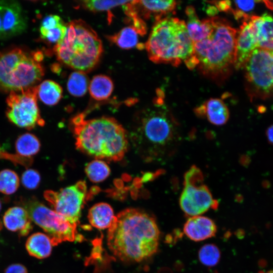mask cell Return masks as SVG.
<instances>
[{"instance_id":"cell-10","label":"cell","mask_w":273,"mask_h":273,"mask_svg":"<svg viewBox=\"0 0 273 273\" xmlns=\"http://www.w3.org/2000/svg\"><path fill=\"white\" fill-rule=\"evenodd\" d=\"M244 68L250 96L261 98L269 96L273 91V51L256 49Z\"/></svg>"},{"instance_id":"cell-6","label":"cell","mask_w":273,"mask_h":273,"mask_svg":"<svg viewBox=\"0 0 273 273\" xmlns=\"http://www.w3.org/2000/svg\"><path fill=\"white\" fill-rule=\"evenodd\" d=\"M63 38L54 48L61 63L76 70L87 72L98 63L103 53L102 41L96 31L81 20L66 24Z\"/></svg>"},{"instance_id":"cell-27","label":"cell","mask_w":273,"mask_h":273,"mask_svg":"<svg viewBox=\"0 0 273 273\" xmlns=\"http://www.w3.org/2000/svg\"><path fill=\"white\" fill-rule=\"evenodd\" d=\"M89 83L88 76L85 72L76 71L69 76L67 83V90L73 96L80 97L87 92Z\"/></svg>"},{"instance_id":"cell-14","label":"cell","mask_w":273,"mask_h":273,"mask_svg":"<svg viewBox=\"0 0 273 273\" xmlns=\"http://www.w3.org/2000/svg\"><path fill=\"white\" fill-rule=\"evenodd\" d=\"M257 48L255 36L248 21H244L237 31L234 67H244L253 52Z\"/></svg>"},{"instance_id":"cell-7","label":"cell","mask_w":273,"mask_h":273,"mask_svg":"<svg viewBox=\"0 0 273 273\" xmlns=\"http://www.w3.org/2000/svg\"><path fill=\"white\" fill-rule=\"evenodd\" d=\"M44 75V69L32 56L20 49L0 54V88L18 92L33 87Z\"/></svg>"},{"instance_id":"cell-34","label":"cell","mask_w":273,"mask_h":273,"mask_svg":"<svg viewBox=\"0 0 273 273\" xmlns=\"http://www.w3.org/2000/svg\"><path fill=\"white\" fill-rule=\"evenodd\" d=\"M23 186L29 190L36 189L40 182V176L39 172L34 169H29L25 170L21 176Z\"/></svg>"},{"instance_id":"cell-3","label":"cell","mask_w":273,"mask_h":273,"mask_svg":"<svg viewBox=\"0 0 273 273\" xmlns=\"http://www.w3.org/2000/svg\"><path fill=\"white\" fill-rule=\"evenodd\" d=\"M72 123L78 150L96 159L118 161L123 158L128 148L127 134L114 118L86 120L80 114Z\"/></svg>"},{"instance_id":"cell-35","label":"cell","mask_w":273,"mask_h":273,"mask_svg":"<svg viewBox=\"0 0 273 273\" xmlns=\"http://www.w3.org/2000/svg\"><path fill=\"white\" fill-rule=\"evenodd\" d=\"M64 23L61 18L56 15L46 16L42 21L40 31L47 30L58 27Z\"/></svg>"},{"instance_id":"cell-33","label":"cell","mask_w":273,"mask_h":273,"mask_svg":"<svg viewBox=\"0 0 273 273\" xmlns=\"http://www.w3.org/2000/svg\"><path fill=\"white\" fill-rule=\"evenodd\" d=\"M66 29V24L63 23L52 29L40 31V36L43 39L56 45L63 38Z\"/></svg>"},{"instance_id":"cell-20","label":"cell","mask_w":273,"mask_h":273,"mask_svg":"<svg viewBox=\"0 0 273 273\" xmlns=\"http://www.w3.org/2000/svg\"><path fill=\"white\" fill-rule=\"evenodd\" d=\"M133 4L138 11L143 12L145 18L151 15L159 19L161 16L172 12L176 8L177 3L174 1H133Z\"/></svg>"},{"instance_id":"cell-39","label":"cell","mask_w":273,"mask_h":273,"mask_svg":"<svg viewBox=\"0 0 273 273\" xmlns=\"http://www.w3.org/2000/svg\"><path fill=\"white\" fill-rule=\"evenodd\" d=\"M265 273H273V271H268Z\"/></svg>"},{"instance_id":"cell-28","label":"cell","mask_w":273,"mask_h":273,"mask_svg":"<svg viewBox=\"0 0 273 273\" xmlns=\"http://www.w3.org/2000/svg\"><path fill=\"white\" fill-rule=\"evenodd\" d=\"M85 172L90 181L94 183H100L109 176L110 169L104 161L96 159L86 165Z\"/></svg>"},{"instance_id":"cell-41","label":"cell","mask_w":273,"mask_h":273,"mask_svg":"<svg viewBox=\"0 0 273 273\" xmlns=\"http://www.w3.org/2000/svg\"><path fill=\"white\" fill-rule=\"evenodd\" d=\"M1 226H1V223H0V228H1Z\"/></svg>"},{"instance_id":"cell-38","label":"cell","mask_w":273,"mask_h":273,"mask_svg":"<svg viewBox=\"0 0 273 273\" xmlns=\"http://www.w3.org/2000/svg\"><path fill=\"white\" fill-rule=\"evenodd\" d=\"M263 3L267 8L273 10V1H263Z\"/></svg>"},{"instance_id":"cell-5","label":"cell","mask_w":273,"mask_h":273,"mask_svg":"<svg viewBox=\"0 0 273 273\" xmlns=\"http://www.w3.org/2000/svg\"><path fill=\"white\" fill-rule=\"evenodd\" d=\"M212 30L206 38L194 43L199 71L217 81L225 80L234 67L237 31L227 21L210 18Z\"/></svg>"},{"instance_id":"cell-29","label":"cell","mask_w":273,"mask_h":273,"mask_svg":"<svg viewBox=\"0 0 273 273\" xmlns=\"http://www.w3.org/2000/svg\"><path fill=\"white\" fill-rule=\"evenodd\" d=\"M220 257V251L214 244H205L198 251L199 260L207 267H211L216 266L218 263Z\"/></svg>"},{"instance_id":"cell-15","label":"cell","mask_w":273,"mask_h":273,"mask_svg":"<svg viewBox=\"0 0 273 273\" xmlns=\"http://www.w3.org/2000/svg\"><path fill=\"white\" fill-rule=\"evenodd\" d=\"M257 48L273 51V17L268 14L252 16L248 20Z\"/></svg>"},{"instance_id":"cell-16","label":"cell","mask_w":273,"mask_h":273,"mask_svg":"<svg viewBox=\"0 0 273 273\" xmlns=\"http://www.w3.org/2000/svg\"><path fill=\"white\" fill-rule=\"evenodd\" d=\"M217 230V226L212 219L201 215L189 217L183 227L185 235L195 242L204 241L214 237Z\"/></svg>"},{"instance_id":"cell-37","label":"cell","mask_w":273,"mask_h":273,"mask_svg":"<svg viewBox=\"0 0 273 273\" xmlns=\"http://www.w3.org/2000/svg\"><path fill=\"white\" fill-rule=\"evenodd\" d=\"M268 142L273 145V125L268 127L266 131Z\"/></svg>"},{"instance_id":"cell-32","label":"cell","mask_w":273,"mask_h":273,"mask_svg":"<svg viewBox=\"0 0 273 273\" xmlns=\"http://www.w3.org/2000/svg\"><path fill=\"white\" fill-rule=\"evenodd\" d=\"M256 2L257 1H234L233 3L236 7V9H232L230 11L232 12L236 19H243L244 21H248L250 17L248 16L247 13L251 11L254 9Z\"/></svg>"},{"instance_id":"cell-8","label":"cell","mask_w":273,"mask_h":273,"mask_svg":"<svg viewBox=\"0 0 273 273\" xmlns=\"http://www.w3.org/2000/svg\"><path fill=\"white\" fill-rule=\"evenodd\" d=\"M23 203L31 220L49 235L53 246L63 242L81 240L77 231V225L71 223L35 198L24 200Z\"/></svg>"},{"instance_id":"cell-1","label":"cell","mask_w":273,"mask_h":273,"mask_svg":"<svg viewBox=\"0 0 273 273\" xmlns=\"http://www.w3.org/2000/svg\"><path fill=\"white\" fill-rule=\"evenodd\" d=\"M160 236V230L152 215L130 208L116 216L108 229L107 245L120 260L138 262L157 252Z\"/></svg>"},{"instance_id":"cell-19","label":"cell","mask_w":273,"mask_h":273,"mask_svg":"<svg viewBox=\"0 0 273 273\" xmlns=\"http://www.w3.org/2000/svg\"><path fill=\"white\" fill-rule=\"evenodd\" d=\"M187 21L186 23L188 33L194 42L207 38L212 30L210 18L201 20L198 18L195 9L192 6L186 9Z\"/></svg>"},{"instance_id":"cell-23","label":"cell","mask_w":273,"mask_h":273,"mask_svg":"<svg viewBox=\"0 0 273 273\" xmlns=\"http://www.w3.org/2000/svg\"><path fill=\"white\" fill-rule=\"evenodd\" d=\"M88 89L90 95L93 99L102 101L107 99L111 96L114 84L109 76L99 74L93 77L89 82Z\"/></svg>"},{"instance_id":"cell-11","label":"cell","mask_w":273,"mask_h":273,"mask_svg":"<svg viewBox=\"0 0 273 273\" xmlns=\"http://www.w3.org/2000/svg\"><path fill=\"white\" fill-rule=\"evenodd\" d=\"M36 86L11 92L7 98L6 116L8 120L20 127L30 130L37 125L43 126L37 103Z\"/></svg>"},{"instance_id":"cell-2","label":"cell","mask_w":273,"mask_h":273,"mask_svg":"<svg viewBox=\"0 0 273 273\" xmlns=\"http://www.w3.org/2000/svg\"><path fill=\"white\" fill-rule=\"evenodd\" d=\"M130 138L138 153L150 161L172 155L180 141L177 122L158 101L154 107L138 113Z\"/></svg>"},{"instance_id":"cell-40","label":"cell","mask_w":273,"mask_h":273,"mask_svg":"<svg viewBox=\"0 0 273 273\" xmlns=\"http://www.w3.org/2000/svg\"><path fill=\"white\" fill-rule=\"evenodd\" d=\"M1 208H2V204H1V200H0V211H1Z\"/></svg>"},{"instance_id":"cell-21","label":"cell","mask_w":273,"mask_h":273,"mask_svg":"<svg viewBox=\"0 0 273 273\" xmlns=\"http://www.w3.org/2000/svg\"><path fill=\"white\" fill-rule=\"evenodd\" d=\"M115 217L111 206L104 202L94 205L90 208L88 214V219L91 225L101 230L109 229Z\"/></svg>"},{"instance_id":"cell-12","label":"cell","mask_w":273,"mask_h":273,"mask_svg":"<svg viewBox=\"0 0 273 273\" xmlns=\"http://www.w3.org/2000/svg\"><path fill=\"white\" fill-rule=\"evenodd\" d=\"M43 195L55 212L76 225L79 223L82 209L89 198L86 183L83 180L58 192L46 191Z\"/></svg>"},{"instance_id":"cell-30","label":"cell","mask_w":273,"mask_h":273,"mask_svg":"<svg viewBox=\"0 0 273 273\" xmlns=\"http://www.w3.org/2000/svg\"><path fill=\"white\" fill-rule=\"evenodd\" d=\"M20 180L17 174L11 169L0 171V192L11 195L14 193L19 186Z\"/></svg>"},{"instance_id":"cell-36","label":"cell","mask_w":273,"mask_h":273,"mask_svg":"<svg viewBox=\"0 0 273 273\" xmlns=\"http://www.w3.org/2000/svg\"><path fill=\"white\" fill-rule=\"evenodd\" d=\"M5 273H28V271L23 265L15 263L9 265L5 269Z\"/></svg>"},{"instance_id":"cell-24","label":"cell","mask_w":273,"mask_h":273,"mask_svg":"<svg viewBox=\"0 0 273 273\" xmlns=\"http://www.w3.org/2000/svg\"><path fill=\"white\" fill-rule=\"evenodd\" d=\"M37 95L44 104L53 106L57 104L62 97L63 89L57 82L46 80L36 86Z\"/></svg>"},{"instance_id":"cell-9","label":"cell","mask_w":273,"mask_h":273,"mask_svg":"<svg viewBox=\"0 0 273 273\" xmlns=\"http://www.w3.org/2000/svg\"><path fill=\"white\" fill-rule=\"evenodd\" d=\"M202 173L193 166L185 175L184 187L179 204L186 216L200 215L209 209H216L218 201L214 199L208 187L203 184Z\"/></svg>"},{"instance_id":"cell-17","label":"cell","mask_w":273,"mask_h":273,"mask_svg":"<svg viewBox=\"0 0 273 273\" xmlns=\"http://www.w3.org/2000/svg\"><path fill=\"white\" fill-rule=\"evenodd\" d=\"M195 112L198 116L206 117L215 125H222L226 123L230 112L222 100L218 98H210L197 107Z\"/></svg>"},{"instance_id":"cell-25","label":"cell","mask_w":273,"mask_h":273,"mask_svg":"<svg viewBox=\"0 0 273 273\" xmlns=\"http://www.w3.org/2000/svg\"><path fill=\"white\" fill-rule=\"evenodd\" d=\"M40 143L33 134L25 133L20 135L15 143L16 153L21 157H30L39 151Z\"/></svg>"},{"instance_id":"cell-26","label":"cell","mask_w":273,"mask_h":273,"mask_svg":"<svg viewBox=\"0 0 273 273\" xmlns=\"http://www.w3.org/2000/svg\"><path fill=\"white\" fill-rule=\"evenodd\" d=\"M138 32L132 26L123 28L118 32L108 36L109 40L123 49H130L138 44Z\"/></svg>"},{"instance_id":"cell-31","label":"cell","mask_w":273,"mask_h":273,"mask_svg":"<svg viewBox=\"0 0 273 273\" xmlns=\"http://www.w3.org/2000/svg\"><path fill=\"white\" fill-rule=\"evenodd\" d=\"M128 1H83L81 2L82 6L93 12L109 11L111 9L124 5Z\"/></svg>"},{"instance_id":"cell-4","label":"cell","mask_w":273,"mask_h":273,"mask_svg":"<svg viewBox=\"0 0 273 273\" xmlns=\"http://www.w3.org/2000/svg\"><path fill=\"white\" fill-rule=\"evenodd\" d=\"M145 48L149 59L157 64L177 66L184 62L190 69L197 66L194 42L184 21L174 17L156 20Z\"/></svg>"},{"instance_id":"cell-22","label":"cell","mask_w":273,"mask_h":273,"mask_svg":"<svg viewBox=\"0 0 273 273\" xmlns=\"http://www.w3.org/2000/svg\"><path fill=\"white\" fill-rule=\"evenodd\" d=\"M53 246L50 237L42 233H35L30 236L25 244L28 254L38 259L49 257Z\"/></svg>"},{"instance_id":"cell-18","label":"cell","mask_w":273,"mask_h":273,"mask_svg":"<svg viewBox=\"0 0 273 273\" xmlns=\"http://www.w3.org/2000/svg\"><path fill=\"white\" fill-rule=\"evenodd\" d=\"M5 226L9 231L18 232L20 236H25L32 230L31 220L27 210L21 207L10 208L3 216Z\"/></svg>"},{"instance_id":"cell-13","label":"cell","mask_w":273,"mask_h":273,"mask_svg":"<svg viewBox=\"0 0 273 273\" xmlns=\"http://www.w3.org/2000/svg\"><path fill=\"white\" fill-rule=\"evenodd\" d=\"M26 28L20 4L15 1H0V39L19 35Z\"/></svg>"}]
</instances>
